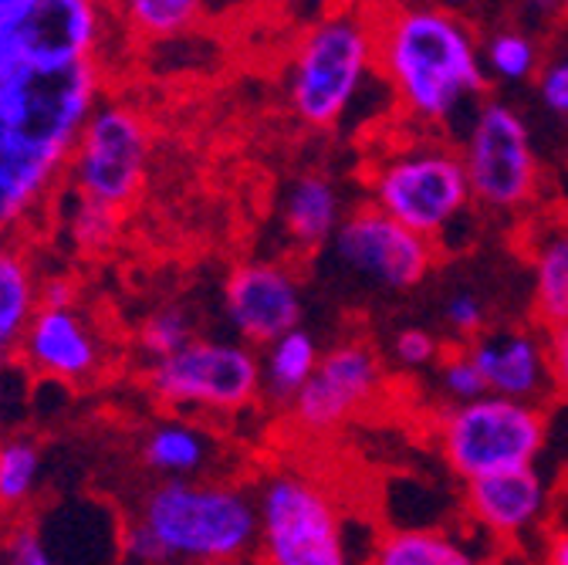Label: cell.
I'll list each match as a JSON object with an SVG mask.
<instances>
[{
    "mask_svg": "<svg viewBox=\"0 0 568 565\" xmlns=\"http://www.w3.org/2000/svg\"><path fill=\"white\" fill-rule=\"evenodd\" d=\"M102 99V68L18 72L0 89V241L14 238L68 176L71 153Z\"/></svg>",
    "mask_w": 568,
    "mask_h": 565,
    "instance_id": "obj_1",
    "label": "cell"
},
{
    "mask_svg": "<svg viewBox=\"0 0 568 565\" xmlns=\"http://www.w3.org/2000/svg\"><path fill=\"white\" fill-rule=\"evenodd\" d=\"M125 565L244 562L257 545V502L227 481H156L122 525Z\"/></svg>",
    "mask_w": 568,
    "mask_h": 565,
    "instance_id": "obj_2",
    "label": "cell"
},
{
    "mask_svg": "<svg viewBox=\"0 0 568 565\" xmlns=\"http://www.w3.org/2000/svg\"><path fill=\"white\" fill-rule=\"evenodd\" d=\"M373 31L376 64L413 122L444 125L487 89L480 44L454 11L434 4L393 8L373 21Z\"/></svg>",
    "mask_w": 568,
    "mask_h": 565,
    "instance_id": "obj_3",
    "label": "cell"
},
{
    "mask_svg": "<svg viewBox=\"0 0 568 565\" xmlns=\"http://www.w3.org/2000/svg\"><path fill=\"white\" fill-rule=\"evenodd\" d=\"M254 502L261 565H355L342 505L322 477L277 467L261 477Z\"/></svg>",
    "mask_w": 568,
    "mask_h": 565,
    "instance_id": "obj_4",
    "label": "cell"
},
{
    "mask_svg": "<svg viewBox=\"0 0 568 565\" xmlns=\"http://www.w3.org/2000/svg\"><path fill=\"white\" fill-rule=\"evenodd\" d=\"M376 64V31L355 11L318 18L298 41L288 68V105L315 129H332L359 95Z\"/></svg>",
    "mask_w": 568,
    "mask_h": 565,
    "instance_id": "obj_5",
    "label": "cell"
},
{
    "mask_svg": "<svg viewBox=\"0 0 568 565\" xmlns=\"http://www.w3.org/2000/svg\"><path fill=\"white\" fill-rule=\"evenodd\" d=\"M444 464L467 484L477 477L535 467L548 447V413L538 403L484 396L444 406L434 420Z\"/></svg>",
    "mask_w": 568,
    "mask_h": 565,
    "instance_id": "obj_6",
    "label": "cell"
},
{
    "mask_svg": "<svg viewBox=\"0 0 568 565\" xmlns=\"http://www.w3.org/2000/svg\"><path fill=\"white\" fill-rule=\"evenodd\" d=\"M373 206L419 238H437L474 203L460 153L440 143L406 147L376 163L369 176Z\"/></svg>",
    "mask_w": 568,
    "mask_h": 565,
    "instance_id": "obj_7",
    "label": "cell"
},
{
    "mask_svg": "<svg viewBox=\"0 0 568 565\" xmlns=\"http://www.w3.org/2000/svg\"><path fill=\"white\" fill-rule=\"evenodd\" d=\"M146 390L173 410L241 413L264 393L261 352L241 339L196 335L176 356L146 366Z\"/></svg>",
    "mask_w": 568,
    "mask_h": 565,
    "instance_id": "obj_8",
    "label": "cell"
},
{
    "mask_svg": "<svg viewBox=\"0 0 568 565\" xmlns=\"http://www.w3.org/2000/svg\"><path fill=\"white\" fill-rule=\"evenodd\" d=\"M150 170V122L139 109L125 102L99 99L68 163V190L109 206L122 210L135 200Z\"/></svg>",
    "mask_w": 568,
    "mask_h": 565,
    "instance_id": "obj_9",
    "label": "cell"
},
{
    "mask_svg": "<svg viewBox=\"0 0 568 565\" xmlns=\"http://www.w3.org/2000/svg\"><path fill=\"white\" fill-rule=\"evenodd\" d=\"M470 196L490 210H518L535 196L538 160L525 115L505 102H484L464 139Z\"/></svg>",
    "mask_w": 568,
    "mask_h": 565,
    "instance_id": "obj_10",
    "label": "cell"
},
{
    "mask_svg": "<svg viewBox=\"0 0 568 565\" xmlns=\"http://www.w3.org/2000/svg\"><path fill=\"white\" fill-rule=\"evenodd\" d=\"M328 248L345 271L386 292L416 289L434 268V244L386 218L373 203L355 206Z\"/></svg>",
    "mask_w": 568,
    "mask_h": 565,
    "instance_id": "obj_11",
    "label": "cell"
},
{
    "mask_svg": "<svg viewBox=\"0 0 568 565\" xmlns=\"http://www.w3.org/2000/svg\"><path fill=\"white\" fill-rule=\"evenodd\" d=\"M224 315L244 345H271L284 332L302 329L305 295L298 278L277 261H241L224 281Z\"/></svg>",
    "mask_w": 568,
    "mask_h": 565,
    "instance_id": "obj_12",
    "label": "cell"
},
{
    "mask_svg": "<svg viewBox=\"0 0 568 565\" xmlns=\"http://www.w3.org/2000/svg\"><path fill=\"white\" fill-rule=\"evenodd\" d=\"M105 8L92 0H18V51L31 72H61L95 61Z\"/></svg>",
    "mask_w": 568,
    "mask_h": 565,
    "instance_id": "obj_13",
    "label": "cell"
},
{
    "mask_svg": "<svg viewBox=\"0 0 568 565\" xmlns=\"http://www.w3.org/2000/svg\"><path fill=\"white\" fill-rule=\"evenodd\" d=\"M379 383L383 363L376 352L366 342H338L292 400V420L305 434H332L376 396Z\"/></svg>",
    "mask_w": 568,
    "mask_h": 565,
    "instance_id": "obj_14",
    "label": "cell"
},
{
    "mask_svg": "<svg viewBox=\"0 0 568 565\" xmlns=\"http://www.w3.org/2000/svg\"><path fill=\"white\" fill-rule=\"evenodd\" d=\"M102 360H105L102 335L95 332L92 319L79 305L38 309L18 352V363L24 366V373L68 386H82L92 376H99Z\"/></svg>",
    "mask_w": 568,
    "mask_h": 565,
    "instance_id": "obj_15",
    "label": "cell"
},
{
    "mask_svg": "<svg viewBox=\"0 0 568 565\" xmlns=\"http://www.w3.org/2000/svg\"><path fill=\"white\" fill-rule=\"evenodd\" d=\"M464 349L470 352V360L487 383V396L535 403L541 393L551 390L548 345L528 329L484 332Z\"/></svg>",
    "mask_w": 568,
    "mask_h": 565,
    "instance_id": "obj_16",
    "label": "cell"
},
{
    "mask_svg": "<svg viewBox=\"0 0 568 565\" xmlns=\"http://www.w3.org/2000/svg\"><path fill=\"white\" fill-rule=\"evenodd\" d=\"M467 515L497 538H518L541 525L548 512V481L538 467L505 471L464 484Z\"/></svg>",
    "mask_w": 568,
    "mask_h": 565,
    "instance_id": "obj_17",
    "label": "cell"
},
{
    "mask_svg": "<svg viewBox=\"0 0 568 565\" xmlns=\"http://www.w3.org/2000/svg\"><path fill=\"white\" fill-rule=\"evenodd\" d=\"M41 309V274L28 248L0 241V363H18L21 342Z\"/></svg>",
    "mask_w": 568,
    "mask_h": 565,
    "instance_id": "obj_18",
    "label": "cell"
},
{
    "mask_svg": "<svg viewBox=\"0 0 568 565\" xmlns=\"http://www.w3.org/2000/svg\"><path fill=\"white\" fill-rule=\"evenodd\" d=\"M342 193L332 176L325 173H302L288 183L281 200V224L288 241L302 251H322L338 234Z\"/></svg>",
    "mask_w": 568,
    "mask_h": 565,
    "instance_id": "obj_19",
    "label": "cell"
},
{
    "mask_svg": "<svg viewBox=\"0 0 568 565\" xmlns=\"http://www.w3.org/2000/svg\"><path fill=\"white\" fill-rule=\"evenodd\" d=\"M139 461L160 481H200V474L213 461V444L200 431V423L166 416L142 434Z\"/></svg>",
    "mask_w": 568,
    "mask_h": 565,
    "instance_id": "obj_20",
    "label": "cell"
},
{
    "mask_svg": "<svg viewBox=\"0 0 568 565\" xmlns=\"http://www.w3.org/2000/svg\"><path fill=\"white\" fill-rule=\"evenodd\" d=\"M366 565H487V562L444 528H393L376 542Z\"/></svg>",
    "mask_w": 568,
    "mask_h": 565,
    "instance_id": "obj_21",
    "label": "cell"
},
{
    "mask_svg": "<svg viewBox=\"0 0 568 565\" xmlns=\"http://www.w3.org/2000/svg\"><path fill=\"white\" fill-rule=\"evenodd\" d=\"M318 363H322V345H318V339L305 325L284 332L281 339H274L261 352L264 390L274 400H281V403H292L308 386V380L315 376Z\"/></svg>",
    "mask_w": 568,
    "mask_h": 565,
    "instance_id": "obj_22",
    "label": "cell"
},
{
    "mask_svg": "<svg viewBox=\"0 0 568 565\" xmlns=\"http://www.w3.org/2000/svg\"><path fill=\"white\" fill-rule=\"evenodd\" d=\"M531 312L548 332L568 325V228L538 241L531 258Z\"/></svg>",
    "mask_w": 568,
    "mask_h": 565,
    "instance_id": "obj_23",
    "label": "cell"
},
{
    "mask_svg": "<svg viewBox=\"0 0 568 565\" xmlns=\"http://www.w3.org/2000/svg\"><path fill=\"white\" fill-rule=\"evenodd\" d=\"M44 454L28 434H0V512H24L38 494Z\"/></svg>",
    "mask_w": 568,
    "mask_h": 565,
    "instance_id": "obj_24",
    "label": "cell"
},
{
    "mask_svg": "<svg viewBox=\"0 0 568 565\" xmlns=\"http://www.w3.org/2000/svg\"><path fill=\"white\" fill-rule=\"evenodd\" d=\"M115 14H122L125 24L142 38L163 41L193 31L203 21L206 4L200 0H129V4L115 8Z\"/></svg>",
    "mask_w": 568,
    "mask_h": 565,
    "instance_id": "obj_25",
    "label": "cell"
},
{
    "mask_svg": "<svg viewBox=\"0 0 568 565\" xmlns=\"http://www.w3.org/2000/svg\"><path fill=\"white\" fill-rule=\"evenodd\" d=\"M193 339H196L193 315L173 302L156 305L146 319L139 322V332H135V345L142 352V360H146V366L176 356V352L186 349Z\"/></svg>",
    "mask_w": 568,
    "mask_h": 565,
    "instance_id": "obj_26",
    "label": "cell"
},
{
    "mask_svg": "<svg viewBox=\"0 0 568 565\" xmlns=\"http://www.w3.org/2000/svg\"><path fill=\"white\" fill-rule=\"evenodd\" d=\"M480 58H484V72H490L501 82H528L538 72V44L518 28L494 31L480 44Z\"/></svg>",
    "mask_w": 568,
    "mask_h": 565,
    "instance_id": "obj_27",
    "label": "cell"
},
{
    "mask_svg": "<svg viewBox=\"0 0 568 565\" xmlns=\"http://www.w3.org/2000/svg\"><path fill=\"white\" fill-rule=\"evenodd\" d=\"M71 210H68V238L75 241L82 251H105L119 238L122 214L99 203H89L71 193Z\"/></svg>",
    "mask_w": 568,
    "mask_h": 565,
    "instance_id": "obj_28",
    "label": "cell"
},
{
    "mask_svg": "<svg viewBox=\"0 0 568 565\" xmlns=\"http://www.w3.org/2000/svg\"><path fill=\"white\" fill-rule=\"evenodd\" d=\"M437 383H440V393L447 396V406H464V403L487 396V383L464 345L447 352L437 363Z\"/></svg>",
    "mask_w": 568,
    "mask_h": 565,
    "instance_id": "obj_29",
    "label": "cell"
},
{
    "mask_svg": "<svg viewBox=\"0 0 568 565\" xmlns=\"http://www.w3.org/2000/svg\"><path fill=\"white\" fill-rule=\"evenodd\" d=\"M393 356L406 370H426L440 363V339L434 332H426L419 325L399 329L393 335Z\"/></svg>",
    "mask_w": 568,
    "mask_h": 565,
    "instance_id": "obj_30",
    "label": "cell"
},
{
    "mask_svg": "<svg viewBox=\"0 0 568 565\" xmlns=\"http://www.w3.org/2000/svg\"><path fill=\"white\" fill-rule=\"evenodd\" d=\"M4 565H64L34 525H18L4 548Z\"/></svg>",
    "mask_w": 568,
    "mask_h": 565,
    "instance_id": "obj_31",
    "label": "cell"
},
{
    "mask_svg": "<svg viewBox=\"0 0 568 565\" xmlns=\"http://www.w3.org/2000/svg\"><path fill=\"white\" fill-rule=\"evenodd\" d=\"M444 322L457 332V335H464L467 342L470 339H477V335H484L487 329V309H484V302L474 295V292H454L447 302H444Z\"/></svg>",
    "mask_w": 568,
    "mask_h": 565,
    "instance_id": "obj_32",
    "label": "cell"
},
{
    "mask_svg": "<svg viewBox=\"0 0 568 565\" xmlns=\"http://www.w3.org/2000/svg\"><path fill=\"white\" fill-rule=\"evenodd\" d=\"M24 72L18 51V0H0V89Z\"/></svg>",
    "mask_w": 568,
    "mask_h": 565,
    "instance_id": "obj_33",
    "label": "cell"
},
{
    "mask_svg": "<svg viewBox=\"0 0 568 565\" xmlns=\"http://www.w3.org/2000/svg\"><path fill=\"white\" fill-rule=\"evenodd\" d=\"M538 99L551 115L568 119V58L548 61L538 75Z\"/></svg>",
    "mask_w": 568,
    "mask_h": 565,
    "instance_id": "obj_34",
    "label": "cell"
},
{
    "mask_svg": "<svg viewBox=\"0 0 568 565\" xmlns=\"http://www.w3.org/2000/svg\"><path fill=\"white\" fill-rule=\"evenodd\" d=\"M548 373H551V390L568 400V325L548 332Z\"/></svg>",
    "mask_w": 568,
    "mask_h": 565,
    "instance_id": "obj_35",
    "label": "cell"
},
{
    "mask_svg": "<svg viewBox=\"0 0 568 565\" xmlns=\"http://www.w3.org/2000/svg\"><path fill=\"white\" fill-rule=\"evenodd\" d=\"M79 292L68 278H41V309H75Z\"/></svg>",
    "mask_w": 568,
    "mask_h": 565,
    "instance_id": "obj_36",
    "label": "cell"
},
{
    "mask_svg": "<svg viewBox=\"0 0 568 565\" xmlns=\"http://www.w3.org/2000/svg\"><path fill=\"white\" fill-rule=\"evenodd\" d=\"M545 565H568V528H551L545 538Z\"/></svg>",
    "mask_w": 568,
    "mask_h": 565,
    "instance_id": "obj_37",
    "label": "cell"
},
{
    "mask_svg": "<svg viewBox=\"0 0 568 565\" xmlns=\"http://www.w3.org/2000/svg\"><path fill=\"white\" fill-rule=\"evenodd\" d=\"M11 363H0V431H4V413L11 403Z\"/></svg>",
    "mask_w": 568,
    "mask_h": 565,
    "instance_id": "obj_38",
    "label": "cell"
},
{
    "mask_svg": "<svg viewBox=\"0 0 568 565\" xmlns=\"http://www.w3.org/2000/svg\"><path fill=\"white\" fill-rule=\"evenodd\" d=\"M561 487L568 491V464H565V477H561Z\"/></svg>",
    "mask_w": 568,
    "mask_h": 565,
    "instance_id": "obj_39",
    "label": "cell"
},
{
    "mask_svg": "<svg viewBox=\"0 0 568 565\" xmlns=\"http://www.w3.org/2000/svg\"><path fill=\"white\" fill-rule=\"evenodd\" d=\"M210 565H241V562H210Z\"/></svg>",
    "mask_w": 568,
    "mask_h": 565,
    "instance_id": "obj_40",
    "label": "cell"
},
{
    "mask_svg": "<svg viewBox=\"0 0 568 565\" xmlns=\"http://www.w3.org/2000/svg\"><path fill=\"white\" fill-rule=\"evenodd\" d=\"M561 11H565V18H568V4H565V8H561Z\"/></svg>",
    "mask_w": 568,
    "mask_h": 565,
    "instance_id": "obj_41",
    "label": "cell"
}]
</instances>
